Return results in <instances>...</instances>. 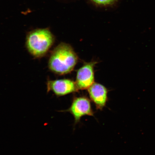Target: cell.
<instances>
[{
	"mask_svg": "<svg viewBox=\"0 0 155 155\" xmlns=\"http://www.w3.org/2000/svg\"><path fill=\"white\" fill-rule=\"evenodd\" d=\"M78 60V57L71 46L66 43H61L50 54L48 68L57 74H67L73 70Z\"/></svg>",
	"mask_w": 155,
	"mask_h": 155,
	"instance_id": "obj_1",
	"label": "cell"
},
{
	"mask_svg": "<svg viewBox=\"0 0 155 155\" xmlns=\"http://www.w3.org/2000/svg\"><path fill=\"white\" fill-rule=\"evenodd\" d=\"M55 41V37L49 29H36L27 34L26 46L33 57L40 58L48 54Z\"/></svg>",
	"mask_w": 155,
	"mask_h": 155,
	"instance_id": "obj_2",
	"label": "cell"
},
{
	"mask_svg": "<svg viewBox=\"0 0 155 155\" xmlns=\"http://www.w3.org/2000/svg\"><path fill=\"white\" fill-rule=\"evenodd\" d=\"M92 1L98 5H106L113 3L115 0H92Z\"/></svg>",
	"mask_w": 155,
	"mask_h": 155,
	"instance_id": "obj_7",
	"label": "cell"
},
{
	"mask_svg": "<svg viewBox=\"0 0 155 155\" xmlns=\"http://www.w3.org/2000/svg\"><path fill=\"white\" fill-rule=\"evenodd\" d=\"M63 111L69 112L72 114L74 119L75 124L78 123L83 116H93L94 115L90 101L85 97H77L74 98L70 107Z\"/></svg>",
	"mask_w": 155,
	"mask_h": 155,
	"instance_id": "obj_3",
	"label": "cell"
},
{
	"mask_svg": "<svg viewBox=\"0 0 155 155\" xmlns=\"http://www.w3.org/2000/svg\"><path fill=\"white\" fill-rule=\"evenodd\" d=\"M46 86L47 92L52 91L58 97L65 96L78 90L75 82L69 79L48 80Z\"/></svg>",
	"mask_w": 155,
	"mask_h": 155,
	"instance_id": "obj_4",
	"label": "cell"
},
{
	"mask_svg": "<svg viewBox=\"0 0 155 155\" xmlns=\"http://www.w3.org/2000/svg\"><path fill=\"white\" fill-rule=\"evenodd\" d=\"M95 62L87 63L77 71L75 81L78 90L88 89L94 82V67Z\"/></svg>",
	"mask_w": 155,
	"mask_h": 155,
	"instance_id": "obj_5",
	"label": "cell"
},
{
	"mask_svg": "<svg viewBox=\"0 0 155 155\" xmlns=\"http://www.w3.org/2000/svg\"><path fill=\"white\" fill-rule=\"evenodd\" d=\"M90 97L95 104L97 109L102 110L107 101V89L99 83H94L88 89Z\"/></svg>",
	"mask_w": 155,
	"mask_h": 155,
	"instance_id": "obj_6",
	"label": "cell"
}]
</instances>
